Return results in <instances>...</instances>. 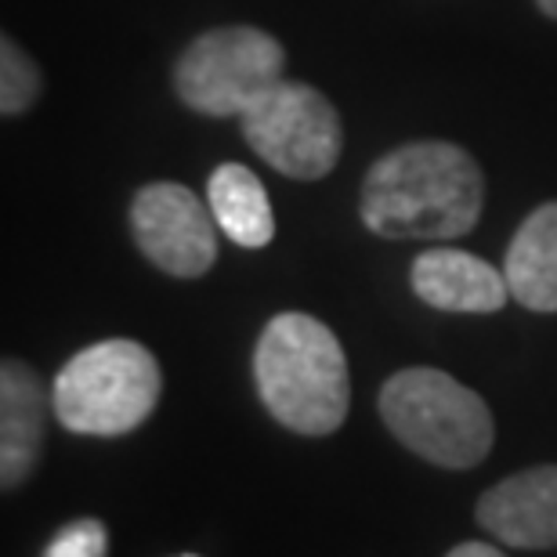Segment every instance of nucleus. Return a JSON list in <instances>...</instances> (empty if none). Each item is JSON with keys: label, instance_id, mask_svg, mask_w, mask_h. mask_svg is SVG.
Segmentation results:
<instances>
[{"label": "nucleus", "instance_id": "obj_4", "mask_svg": "<svg viewBox=\"0 0 557 557\" xmlns=\"http://www.w3.org/2000/svg\"><path fill=\"white\" fill-rule=\"evenodd\" d=\"M160 362L138 341H98L76 351L51 384V409L65 431L116 438L135 431L160 403Z\"/></svg>", "mask_w": 557, "mask_h": 557}, {"label": "nucleus", "instance_id": "obj_9", "mask_svg": "<svg viewBox=\"0 0 557 557\" xmlns=\"http://www.w3.org/2000/svg\"><path fill=\"white\" fill-rule=\"evenodd\" d=\"M413 289L423 305L463 315H488L507 305V275L467 250L434 247L413 261Z\"/></svg>", "mask_w": 557, "mask_h": 557}, {"label": "nucleus", "instance_id": "obj_5", "mask_svg": "<svg viewBox=\"0 0 557 557\" xmlns=\"http://www.w3.org/2000/svg\"><path fill=\"white\" fill-rule=\"evenodd\" d=\"M286 51L258 26H221L196 37L174 65L177 98L203 116H243L283 81Z\"/></svg>", "mask_w": 557, "mask_h": 557}, {"label": "nucleus", "instance_id": "obj_10", "mask_svg": "<svg viewBox=\"0 0 557 557\" xmlns=\"http://www.w3.org/2000/svg\"><path fill=\"white\" fill-rule=\"evenodd\" d=\"M44 449V384L26 362L0 366V485L15 488L33 474Z\"/></svg>", "mask_w": 557, "mask_h": 557}, {"label": "nucleus", "instance_id": "obj_16", "mask_svg": "<svg viewBox=\"0 0 557 557\" xmlns=\"http://www.w3.org/2000/svg\"><path fill=\"white\" fill-rule=\"evenodd\" d=\"M536 4H540V11H543V15L557 18V0H536Z\"/></svg>", "mask_w": 557, "mask_h": 557}, {"label": "nucleus", "instance_id": "obj_12", "mask_svg": "<svg viewBox=\"0 0 557 557\" xmlns=\"http://www.w3.org/2000/svg\"><path fill=\"white\" fill-rule=\"evenodd\" d=\"M207 203L218 228L232 243L247 250L269 247L275 236V218L269 207V193L258 182V174L243 163H221L207 182Z\"/></svg>", "mask_w": 557, "mask_h": 557}, {"label": "nucleus", "instance_id": "obj_3", "mask_svg": "<svg viewBox=\"0 0 557 557\" xmlns=\"http://www.w3.org/2000/svg\"><path fill=\"white\" fill-rule=\"evenodd\" d=\"M381 417L409 453L449 471L478 467L496 438L485 398L431 366L395 373L381 387Z\"/></svg>", "mask_w": 557, "mask_h": 557}, {"label": "nucleus", "instance_id": "obj_2", "mask_svg": "<svg viewBox=\"0 0 557 557\" xmlns=\"http://www.w3.org/2000/svg\"><path fill=\"white\" fill-rule=\"evenodd\" d=\"M253 381L264 409L297 434H333L348 417L351 376L341 341L326 322L283 311L253 351Z\"/></svg>", "mask_w": 557, "mask_h": 557}, {"label": "nucleus", "instance_id": "obj_6", "mask_svg": "<svg viewBox=\"0 0 557 557\" xmlns=\"http://www.w3.org/2000/svg\"><path fill=\"white\" fill-rule=\"evenodd\" d=\"M239 120L250 149L297 182H315L341 160L344 131L337 109L305 81H278Z\"/></svg>", "mask_w": 557, "mask_h": 557}, {"label": "nucleus", "instance_id": "obj_8", "mask_svg": "<svg viewBox=\"0 0 557 557\" xmlns=\"http://www.w3.org/2000/svg\"><path fill=\"white\" fill-rule=\"evenodd\" d=\"M478 525L518 550L557 547V463L504 478L478 499Z\"/></svg>", "mask_w": 557, "mask_h": 557}, {"label": "nucleus", "instance_id": "obj_14", "mask_svg": "<svg viewBox=\"0 0 557 557\" xmlns=\"http://www.w3.org/2000/svg\"><path fill=\"white\" fill-rule=\"evenodd\" d=\"M106 547H109V536H106L102 521L81 518L54 532L51 543L44 547V557H106Z\"/></svg>", "mask_w": 557, "mask_h": 557}, {"label": "nucleus", "instance_id": "obj_15", "mask_svg": "<svg viewBox=\"0 0 557 557\" xmlns=\"http://www.w3.org/2000/svg\"><path fill=\"white\" fill-rule=\"evenodd\" d=\"M445 557H507V554L488 547V543H460V547H453Z\"/></svg>", "mask_w": 557, "mask_h": 557}, {"label": "nucleus", "instance_id": "obj_7", "mask_svg": "<svg viewBox=\"0 0 557 557\" xmlns=\"http://www.w3.org/2000/svg\"><path fill=\"white\" fill-rule=\"evenodd\" d=\"M210 203L177 182H152L131 199V232L156 269L199 278L218 261V232Z\"/></svg>", "mask_w": 557, "mask_h": 557}, {"label": "nucleus", "instance_id": "obj_11", "mask_svg": "<svg viewBox=\"0 0 557 557\" xmlns=\"http://www.w3.org/2000/svg\"><path fill=\"white\" fill-rule=\"evenodd\" d=\"M510 297L529 311H557V199L521 221L504 258Z\"/></svg>", "mask_w": 557, "mask_h": 557}, {"label": "nucleus", "instance_id": "obj_13", "mask_svg": "<svg viewBox=\"0 0 557 557\" xmlns=\"http://www.w3.org/2000/svg\"><path fill=\"white\" fill-rule=\"evenodd\" d=\"M40 70L15 40H0V113L22 116L40 98Z\"/></svg>", "mask_w": 557, "mask_h": 557}, {"label": "nucleus", "instance_id": "obj_17", "mask_svg": "<svg viewBox=\"0 0 557 557\" xmlns=\"http://www.w3.org/2000/svg\"><path fill=\"white\" fill-rule=\"evenodd\" d=\"M177 557H199V554H177Z\"/></svg>", "mask_w": 557, "mask_h": 557}, {"label": "nucleus", "instance_id": "obj_1", "mask_svg": "<svg viewBox=\"0 0 557 557\" xmlns=\"http://www.w3.org/2000/svg\"><path fill=\"white\" fill-rule=\"evenodd\" d=\"M485 203L482 166L453 141H409L384 152L362 182V221L384 239L467 236Z\"/></svg>", "mask_w": 557, "mask_h": 557}]
</instances>
